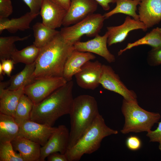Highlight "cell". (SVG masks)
<instances>
[{
	"label": "cell",
	"mask_w": 161,
	"mask_h": 161,
	"mask_svg": "<svg viewBox=\"0 0 161 161\" xmlns=\"http://www.w3.org/2000/svg\"><path fill=\"white\" fill-rule=\"evenodd\" d=\"M99 4L103 9L108 10L110 8V3H116L118 0H95Z\"/></svg>",
	"instance_id": "37"
},
{
	"label": "cell",
	"mask_w": 161,
	"mask_h": 161,
	"mask_svg": "<svg viewBox=\"0 0 161 161\" xmlns=\"http://www.w3.org/2000/svg\"><path fill=\"white\" fill-rule=\"evenodd\" d=\"M19 129L14 117L0 112V143L11 142L18 135Z\"/></svg>",
	"instance_id": "22"
},
{
	"label": "cell",
	"mask_w": 161,
	"mask_h": 161,
	"mask_svg": "<svg viewBox=\"0 0 161 161\" xmlns=\"http://www.w3.org/2000/svg\"><path fill=\"white\" fill-rule=\"evenodd\" d=\"M13 12L10 0H0V18H7Z\"/></svg>",
	"instance_id": "31"
},
{
	"label": "cell",
	"mask_w": 161,
	"mask_h": 161,
	"mask_svg": "<svg viewBox=\"0 0 161 161\" xmlns=\"http://www.w3.org/2000/svg\"><path fill=\"white\" fill-rule=\"evenodd\" d=\"M14 150L17 151L24 161H40L41 145L21 136L11 141Z\"/></svg>",
	"instance_id": "18"
},
{
	"label": "cell",
	"mask_w": 161,
	"mask_h": 161,
	"mask_svg": "<svg viewBox=\"0 0 161 161\" xmlns=\"http://www.w3.org/2000/svg\"><path fill=\"white\" fill-rule=\"evenodd\" d=\"M105 19L103 15L94 13L73 25L64 27L60 32L66 41L74 45L84 35L92 37L99 34Z\"/></svg>",
	"instance_id": "6"
},
{
	"label": "cell",
	"mask_w": 161,
	"mask_h": 161,
	"mask_svg": "<svg viewBox=\"0 0 161 161\" xmlns=\"http://www.w3.org/2000/svg\"><path fill=\"white\" fill-rule=\"evenodd\" d=\"M47 158L48 161H68L65 154H61L58 152L50 154Z\"/></svg>",
	"instance_id": "36"
},
{
	"label": "cell",
	"mask_w": 161,
	"mask_h": 161,
	"mask_svg": "<svg viewBox=\"0 0 161 161\" xmlns=\"http://www.w3.org/2000/svg\"><path fill=\"white\" fill-rule=\"evenodd\" d=\"M69 131L64 125L59 126L46 144L41 147L40 161H44L50 154L56 152L65 154L68 149Z\"/></svg>",
	"instance_id": "12"
},
{
	"label": "cell",
	"mask_w": 161,
	"mask_h": 161,
	"mask_svg": "<svg viewBox=\"0 0 161 161\" xmlns=\"http://www.w3.org/2000/svg\"><path fill=\"white\" fill-rule=\"evenodd\" d=\"M24 87L16 90L0 88V112L14 117L17 106Z\"/></svg>",
	"instance_id": "19"
},
{
	"label": "cell",
	"mask_w": 161,
	"mask_h": 161,
	"mask_svg": "<svg viewBox=\"0 0 161 161\" xmlns=\"http://www.w3.org/2000/svg\"><path fill=\"white\" fill-rule=\"evenodd\" d=\"M0 63L4 74L10 77L11 72L14 69V65L15 64L14 61L11 58L2 59Z\"/></svg>",
	"instance_id": "34"
},
{
	"label": "cell",
	"mask_w": 161,
	"mask_h": 161,
	"mask_svg": "<svg viewBox=\"0 0 161 161\" xmlns=\"http://www.w3.org/2000/svg\"><path fill=\"white\" fill-rule=\"evenodd\" d=\"M99 114L97 103L94 97L83 95L74 98L69 114L70 130L68 149L75 145Z\"/></svg>",
	"instance_id": "3"
},
{
	"label": "cell",
	"mask_w": 161,
	"mask_h": 161,
	"mask_svg": "<svg viewBox=\"0 0 161 161\" xmlns=\"http://www.w3.org/2000/svg\"><path fill=\"white\" fill-rule=\"evenodd\" d=\"M29 7L30 12L39 14L43 0H23Z\"/></svg>",
	"instance_id": "33"
},
{
	"label": "cell",
	"mask_w": 161,
	"mask_h": 161,
	"mask_svg": "<svg viewBox=\"0 0 161 161\" xmlns=\"http://www.w3.org/2000/svg\"><path fill=\"white\" fill-rule=\"evenodd\" d=\"M108 32L103 36L99 34L92 39L86 41H78L74 44L75 49L78 51L93 53L104 58L108 62L111 63L115 61V56L107 47Z\"/></svg>",
	"instance_id": "13"
},
{
	"label": "cell",
	"mask_w": 161,
	"mask_h": 161,
	"mask_svg": "<svg viewBox=\"0 0 161 161\" xmlns=\"http://www.w3.org/2000/svg\"><path fill=\"white\" fill-rule=\"evenodd\" d=\"M146 136L149 138L150 142H158L161 137V121L155 130L147 132Z\"/></svg>",
	"instance_id": "35"
},
{
	"label": "cell",
	"mask_w": 161,
	"mask_h": 161,
	"mask_svg": "<svg viewBox=\"0 0 161 161\" xmlns=\"http://www.w3.org/2000/svg\"><path fill=\"white\" fill-rule=\"evenodd\" d=\"M67 82L63 77L36 78L33 83L24 88V93L29 97L34 104H36Z\"/></svg>",
	"instance_id": "7"
},
{
	"label": "cell",
	"mask_w": 161,
	"mask_h": 161,
	"mask_svg": "<svg viewBox=\"0 0 161 161\" xmlns=\"http://www.w3.org/2000/svg\"><path fill=\"white\" fill-rule=\"evenodd\" d=\"M142 45H149L152 48L161 46V28H154L142 38L134 42L128 43L124 48L118 52V55H121L125 51L133 47Z\"/></svg>",
	"instance_id": "25"
},
{
	"label": "cell",
	"mask_w": 161,
	"mask_h": 161,
	"mask_svg": "<svg viewBox=\"0 0 161 161\" xmlns=\"http://www.w3.org/2000/svg\"><path fill=\"white\" fill-rule=\"evenodd\" d=\"M35 61L26 64L23 69L17 74L11 76L9 85L7 89L10 90L18 89L33 83L35 80L34 73Z\"/></svg>",
	"instance_id": "21"
},
{
	"label": "cell",
	"mask_w": 161,
	"mask_h": 161,
	"mask_svg": "<svg viewBox=\"0 0 161 161\" xmlns=\"http://www.w3.org/2000/svg\"><path fill=\"white\" fill-rule=\"evenodd\" d=\"M103 64L98 61H89L74 76L78 85L82 88L93 90L100 85Z\"/></svg>",
	"instance_id": "9"
},
{
	"label": "cell",
	"mask_w": 161,
	"mask_h": 161,
	"mask_svg": "<svg viewBox=\"0 0 161 161\" xmlns=\"http://www.w3.org/2000/svg\"><path fill=\"white\" fill-rule=\"evenodd\" d=\"M98 4L95 0H71L62 25L64 27L73 25L95 13Z\"/></svg>",
	"instance_id": "10"
},
{
	"label": "cell",
	"mask_w": 161,
	"mask_h": 161,
	"mask_svg": "<svg viewBox=\"0 0 161 161\" xmlns=\"http://www.w3.org/2000/svg\"><path fill=\"white\" fill-rule=\"evenodd\" d=\"M95 58V56L92 53L81 52L74 49L66 62L63 77L67 82L72 80L73 76L80 71L85 63Z\"/></svg>",
	"instance_id": "17"
},
{
	"label": "cell",
	"mask_w": 161,
	"mask_h": 161,
	"mask_svg": "<svg viewBox=\"0 0 161 161\" xmlns=\"http://www.w3.org/2000/svg\"><path fill=\"white\" fill-rule=\"evenodd\" d=\"M38 15L30 11L18 18L11 19L8 18H0V33L5 30L14 33L19 30L28 29L30 28L31 22Z\"/></svg>",
	"instance_id": "20"
},
{
	"label": "cell",
	"mask_w": 161,
	"mask_h": 161,
	"mask_svg": "<svg viewBox=\"0 0 161 161\" xmlns=\"http://www.w3.org/2000/svg\"><path fill=\"white\" fill-rule=\"evenodd\" d=\"M74 45L66 41L60 33L41 49L35 61V78L63 77L64 65L74 49Z\"/></svg>",
	"instance_id": "2"
},
{
	"label": "cell",
	"mask_w": 161,
	"mask_h": 161,
	"mask_svg": "<svg viewBox=\"0 0 161 161\" xmlns=\"http://www.w3.org/2000/svg\"><path fill=\"white\" fill-rule=\"evenodd\" d=\"M121 111L125 118V123L120 131L124 134L147 132L151 130L161 117L158 113L148 112L142 108L137 100L130 101L123 99Z\"/></svg>",
	"instance_id": "5"
},
{
	"label": "cell",
	"mask_w": 161,
	"mask_h": 161,
	"mask_svg": "<svg viewBox=\"0 0 161 161\" xmlns=\"http://www.w3.org/2000/svg\"><path fill=\"white\" fill-rule=\"evenodd\" d=\"M40 50L33 44L20 50L17 49L12 54L11 58L15 64L20 63L30 64L35 61Z\"/></svg>",
	"instance_id": "26"
},
{
	"label": "cell",
	"mask_w": 161,
	"mask_h": 161,
	"mask_svg": "<svg viewBox=\"0 0 161 161\" xmlns=\"http://www.w3.org/2000/svg\"><path fill=\"white\" fill-rule=\"evenodd\" d=\"M34 103L25 94L21 97L17 106L14 118L19 125L25 121L30 120V114Z\"/></svg>",
	"instance_id": "27"
},
{
	"label": "cell",
	"mask_w": 161,
	"mask_h": 161,
	"mask_svg": "<svg viewBox=\"0 0 161 161\" xmlns=\"http://www.w3.org/2000/svg\"><path fill=\"white\" fill-rule=\"evenodd\" d=\"M158 142L159 143V148L160 151H161V137Z\"/></svg>",
	"instance_id": "40"
},
{
	"label": "cell",
	"mask_w": 161,
	"mask_h": 161,
	"mask_svg": "<svg viewBox=\"0 0 161 161\" xmlns=\"http://www.w3.org/2000/svg\"><path fill=\"white\" fill-rule=\"evenodd\" d=\"M67 11L68 10L71 0H52Z\"/></svg>",
	"instance_id": "38"
},
{
	"label": "cell",
	"mask_w": 161,
	"mask_h": 161,
	"mask_svg": "<svg viewBox=\"0 0 161 161\" xmlns=\"http://www.w3.org/2000/svg\"><path fill=\"white\" fill-rule=\"evenodd\" d=\"M67 10L52 0H43L39 12L42 23L55 29L62 25Z\"/></svg>",
	"instance_id": "15"
},
{
	"label": "cell",
	"mask_w": 161,
	"mask_h": 161,
	"mask_svg": "<svg viewBox=\"0 0 161 161\" xmlns=\"http://www.w3.org/2000/svg\"><path fill=\"white\" fill-rule=\"evenodd\" d=\"M0 161H24L14 150L11 142L0 143Z\"/></svg>",
	"instance_id": "29"
},
{
	"label": "cell",
	"mask_w": 161,
	"mask_h": 161,
	"mask_svg": "<svg viewBox=\"0 0 161 161\" xmlns=\"http://www.w3.org/2000/svg\"><path fill=\"white\" fill-rule=\"evenodd\" d=\"M30 35L23 37L13 36L0 37V59H10L12 54L17 49L15 43L27 39Z\"/></svg>",
	"instance_id": "28"
},
{
	"label": "cell",
	"mask_w": 161,
	"mask_h": 161,
	"mask_svg": "<svg viewBox=\"0 0 161 161\" xmlns=\"http://www.w3.org/2000/svg\"><path fill=\"white\" fill-rule=\"evenodd\" d=\"M71 80L59 87L40 103L34 104L30 120L53 126L60 117L69 114L73 100Z\"/></svg>",
	"instance_id": "1"
},
{
	"label": "cell",
	"mask_w": 161,
	"mask_h": 161,
	"mask_svg": "<svg viewBox=\"0 0 161 161\" xmlns=\"http://www.w3.org/2000/svg\"><path fill=\"white\" fill-rule=\"evenodd\" d=\"M117 130L111 129L105 123L100 114L75 145L65 154L68 161H78L84 154H90L100 148L103 138L117 134Z\"/></svg>",
	"instance_id": "4"
},
{
	"label": "cell",
	"mask_w": 161,
	"mask_h": 161,
	"mask_svg": "<svg viewBox=\"0 0 161 161\" xmlns=\"http://www.w3.org/2000/svg\"><path fill=\"white\" fill-rule=\"evenodd\" d=\"M138 7L139 20L148 29L161 21V0H140Z\"/></svg>",
	"instance_id": "16"
},
{
	"label": "cell",
	"mask_w": 161,
	"mask_h": 161,
	"mask_svg": "<svg viewBox=\"0 0 161 161\" xmlns=\"http://www.w3.org/2000/svg\"><path fill=\"white\" fill-rule=\"evenodd\" d=\"M140 1V0H118L116 3V7L103 15L106 19L115 14L122 13L131 17L136 20H139V16L136 11L137 6Z\"/></svg>",
	"instance_id": "24"
},
{
	"label": "cell",
	"mask_w": 161,
	"mask_h": 161,
	"mask_svg": "<svg viewBox=\"0 0 161 161\" xmlns=\"http://www.w3.org/2000/svg\"><path fill=\"white\" fill-rule=\"evenodd\" d=\"M5 75L3 70L1 64L0 63V81L3 80L4 76Z\"/></svg>",
	"instance_id": "39"
},
{
	"label": "cell",
	"mask_w": 161,
	"mask_h": 161,
	"mask_svg": "<svg viewBox=\"0 0 161 161\" xmlns=\"http://www.w3.org/2000/svg\"><path fill=\"white\" fill-rule=\"evenodd\" d=\"M106 29L108 34L107 44L109 46L122 42L132 30L141 29L146 31L148 29L140 20H136L128 16L126 17L122 24L117 26L108 27Z\"/></svg>",
	"instance_id": "14"
},
{
	"label": "cell",
	"mask_w": 161,
	"mask_h": 161,
	"mask_svg": "<svg viewBox=\"0 0 161 161\" xmlns=\"http://www.w3.org/2000/svg\"><path fill=\"white\" fill-rule=\"evenodd\" d=\"M147 61L150 65L152 66L161 64V46L152 48L148 53Z\"/></svg>",
	"instance_id": "30"
},
{
	"label": "cell",
	"mask_w": 161,
	"mask_h": 161,
	"mask_svg": "<svg viewBox=\"0 0 161 161\" xmlns=\"http://www.w3.org/2000/svg\"><path fill=\"white\" fill-rule=\"evenodd\" d=\"M19 126L18 135L37 143L42 146L46 144L57 128L30 120L25 121Z\"/></svg>",
	"instance_id": "11"
},
{
	"label": "cell",
	"mask_w": 161,
	"mask_h": 161,
	"mask_svg": "<svg viewBox=\"0 0 161 161\" xmlns=\"http://www.w3.org/2000/svg\"><path fill=\"white\" fill-rule=\"evenodd\" d=\"M126 143L127 147L131 151L137 150L142 146L140 139L135 136H131L128 137L126 140Z\"/></svg>",
	"instance_id": "32"
},
{
	"label": "cell",
	"mask_w": 161,
	"mask_h": 161,
	"mask_svg": "<svg viewBox=\"0 0 161 161\" xmlns=\"http://www.w3.org/2000/svg\"><path fill=\"white\" fill-rule=\"evenodd\" d=\"M35 46L41 49L51 41L60 31L49 28L42 22H37L32 27Z\"/></svg>",
	"instance_id": "23"
},
{
	"label": "cell",
	"mask_w": 161,
	"mask_h": 161,
	"mask_svg": "<svg viewBox=\"0 0 161 161\" xmlns=\"http://www.w3.org/2000/svg\"><path fill=\"white\" fill-rule=\"evenodd\" d=\"M100 83L104 89L120 95L124 99L130 101L137 100L136 93L127 88L109 66L103 64Z\"/></svg>",
	"instance_id": "8"
}]
</instances>
